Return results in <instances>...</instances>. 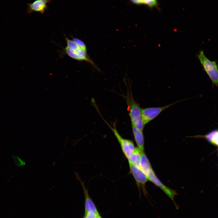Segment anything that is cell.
<instances>
[{
  "label": "cell",
  "instance_id": "1",
  "mask_svg": "<svg viewBox=\"0 0 218 218\" xmlns=\"http://www.w3.org/2000/svg\"><path fill=\"white\" fill-rule=\"evenodd\" d=\"M67 46L64 48L65 53L71 58L79 61H85L90 63L96 69L99 68L90 58L87 52L84 51L72 40L66 37Z\"/></svg>",
  "mask_w": 218,
  "mask_h": 218
},
{
  "label": "cell",
  "instance_id": "2",
  "mask_svg": "<svg viewBox=\"0 0 218 218\" xmlns=\"http://www.w3.org/2000/svg\"><path fill=\"white\" fill-rule=\"evenodd\" d=\"M126 100L131 124L143 131L145 125L142 117V109L134 99L131 92L128 93Z\"/></svg>",
  "mask_w": 218,
  "mask_h": 218
},
{
  "label": "cell",
  "instance_id": "3",
  "mask_svg": "<svg viewBox=\"0 0 218 218\" xmlns=\"http://www.w3.org/2000/svg\"><path fill=\"white\" fill-rule=\"evenodd\" d=\"M197 56L203 67L213 84L218 86V64L216 61H211L205 55L204 51L201 50Z\"/></svg>",
  "mask_w": 218,
  "mask_h": 218
},
{
  "label": "cell",
  "instance_id": "4",
  "mask_svg": "<svg viewBox=\"0 0 218 218\" xmlns=\"http://www.w3.org/2000/svg\"><path fill=\"white\" fill-rule=\"evenodd\" d=\"M104 121L113 133L120 145L124 155L128 160L135 148L134 143L131 140L123 138L118 132L115 126L112 127L107 122Z\"/></svg>",
  "mask_w": 218,
  "mask_h": 218
},
{
  "label": "cell",
  "instance_id": "5",
  "mask_svg": "<svg viewBox=\"0 0 218 218\" xmlns=\"http://www.w3.org/2000/svg\"><path fill=\"white\" fill-rule=\"evenodd\" d=\"M178 102H176L161 107H148L142 109V117L144 125L156 118L162 111Z\"/></svg>",
  "mask_w": 218,
  "mask_h": 218
},
{
  "label": "cell",
  "instance_id": "6",
  "mask_svg": "<svg viewBox=\"0 0 218 218\" xmlns=\"http://www.w3.org/2000/svg\"><path fill=\"white\" fill-rule=\"evenodd\" d=\"M129 164L130 173L135 180L139 189L140 187L144 194L146 195L147 191L145 189V184L149 180L147 176L140 168L131 163H129Z\"/></svg>",
  "mask_w": 218,
  "mask_h": 218
},
{
  "label": "cell",
  "instance_id": "7",
  "mask_svg": "<svg viewBox=\"0 0 218 218\" xmlns=\"http://www.w3.org/2000/svg\"><path fill=\"white\" fill-rule=\"evenodd\" d=\"M148 180L160 188L171 199L174 203L176 208L178 209L179 206L174 201L175 196L177 194V193L168 187L165 186L159 180L155 174L153 170L147 175Z\"/></svg>",
  "mask_w": 218,
  "mask_h": 218
},
{
  "label": "cell",
  "instance_id": "8",
  "mask_svg": "<svg viewBox=\"0 0 218 218\" xmlns=\"http://www.w3.org/2000/svg\"><path fill=\"white\" fill-rule=\"evenodd\" d=\"M75 175L80 182L82 187L85 197V214L89 212H92L96 215L99 214L97 208L90 197L88 190L86 188L84 182H83L78 173H75Z\"/></svg>",
  "mask_w": 218,
  "mask_h": 218
},
{
  "label": "cell",
  "instance_id": "9",
  "mask_svg": "<svg viewBox=\"0 0 218 218\" xmlns=\"http://www.w3.org/2000/svg\"><path fill=\"white\" fill-rule=\"evenodd\" d=\"M52 2V0H35L32 3H27V12L29 14L34 12L43 14L48 8L47 4Z\"/></svg>",
  "mask_w": 218,
  "mask_h": 218
},
{
  "label": "cell",
  "instance_id": "10",
  "mask_svg": "<svg viewBox=\"0 0 218 218\" xmlns=\"http://www.w3.org/2000/svg\"><path fill=\"white\" fill-rule=\"evenodd\" d=\"M132 131L135 142L138 147L142 151H144V140L143 131L131 124Z\"/></svg>",
  "mask_w": 218,
  "mask_h": 218
},
{
  "label": "cell",
  "instance_id": "11",
  "mask_svg": "<svg viewBox=\"0 0 218 218\" xmlns=\"http://www.w3.org/2000/svg\"><path fill=\"white\" fill-rule=\"evenodd\" d=\"M140 166L141 170L147 176L153 170L150 162L144 151H141Z\"/></svg>",
  "mask_w": 218,
  "mask_h": 218
},
{
  "label": "cell",
  "instance_id": "12",
  "mask_svg": "<svg viewBox=\"0 0 218 218\" xmlns=\"http://www.w3.org/2000/svg\"><path fill=\"white\" fill-rule=\"evenodd\" d=\"M141 152V151L138 147H135L131 155L130 159L128 160V163H131L140 168Z\"/></svg>",
  "mask_w": 218,
  "mask_h": 218
},
{
  "label": "cell",
  "instance_id": "13",
  "mask_svg": "<svg viewBox=\"0 0 218 218\" xmlns=\"http://www.w3.org/2000/svg\"><path fill=\"white\" fill-rule=\"evenodd\" d=\"M136 4H144L150 8L156 7L157 5V0H130Z\"/></svg>",
  "mask_w": 218,
  "mask_h": 218
},
{
  "label": "cell",
  "instance_id": "14",
  "mask_svg": "<svg viewBox=\"0 0 218 218\" xmlns=\"http://www.w3.org/2000/svg\"><path fill=\"white\" fill-rule=\"evenodd\" d=\"M72 40L84 51L87 53V49L86 45L82 40L78 38L74 37H72Z\"/></svg>",
  "mask_w": 218,
  "mask_h": 218
},
{
  "label": "cell",
  "instance_id": "15",
  "mask_svg": "<svg viewBox=\"0 0 218 218\" xmlns=\"http://www.w3.org/2000/svg\"><path fill=\"white\" fill-rule=\"evenodd\" d=\"M218 132V130H215L210 132L204 137L210 142L212 143L213 137L214 135Z\"/></svg>",
  "mask_w": 218,
  "mask_h": 218
},
{
  "label": "cell",
  "instance_id": "16",
  "mask_svg": "<svg viewBox=\"0 0 218 218\" xmlns=\"http://www.w3.org/2000/svg\"><path fill=\"white\" fill-rule=\"evenodd\" d=\"M84 215L86 218H96L97 216L92 212H89Z\"/></svg>",
  "mask_w": 218,
  "mask_h": 218
},
{
  "label": "cell",
  "instance_id": "17",
  "mask_svg": "<svg viewBox=\"0 0 218 218\" xmlns=\"http://www.w3.org/2000/svg\"><path fill=\"white\" fill-rule=\"evenodd\" d=\"M212 144L218 146V132L214 136Z\"/></svg>",
  "mask_w": 218,
  "mask_h": 218
},
{
  "label": "cell",
  "instance_id": "18",
  "mask_svg": "<svg viewBox=\"0 0 218 218\" xmlns=\"http://www.w3.org/2000/svg\"><path fill=\"white\" fill-rule=\"evenodd\" d=\"M96 218H102L101 216L99 214L97 215Z\"/></svg>",
  "mask_w": 218,
  "mask_h": 218
},
{
  "label": "cell",
  "instance_id": "19",
  "mask_svg": "<svg viewBox=\"0 0 218 218\" xmlns=\"http://www.w3.org/2000/svg\"><path fill=\"white\" fill-rule=\"evenodd\" d=\"M83 218H86V217L85 216H84V217H83Z\"/></svg>",
  "mask_w": 218,
  "mask_h": 218
}]
</instances>
